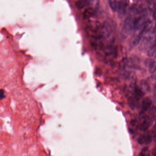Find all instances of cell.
I'll return each instance as SVG.
<instances>
[{
  "mask_svg": "<svg viewBox=\"0 0 156 156\" xmlns=\"http://www.w3.org/2000/svg\"><path fill=\"white\" fill-rule=\"evenodd\" d=\"M141 115L140 116V123L139 125V129L141 131H146L153 124V119L151 117L144 115L142 112Z\"/></svg>",
  "mask_w": 156,
  "mask_h": 156,
  "instance_id": "obj_1",
  "label": "cell"
},
{
  "mask_svg": "<svg viewBox=\"0 0 156 156\" xmlns=\"http://www.w3.org/2000/svg\"><path fill=\"white\" fill-rule=\"evenodd\" d=\"M151 141V137L150 135H142L137 139L138 142L141 145L148 144Z\"/></svg>",
  "mask_w": 156,
  "mask_h": 156,
  "instance_id": "obj_2",
  "label": "cell"
},
{
  "mask_svg": "<svg viewBox=\"0 0 156 156\" xmlns=\"http://www.w3.org/2000/svg\"><path fill=\"white\" fill-rule=\"evenodd\" d=\"M151 103L152 101L150 98L148 97L145 98L141 103V109L142 112H144L148 110L151 107Z\"/></svg>",
  "mask_w": 156,
  "mask_h": 156,
  "instance_id": "obj_3",
  "label": "cell"
},
{
  "mask_svg": "<svg viewBox=\"0 0 156 156\" xmlns=\"http://www.w3.org/2000/svg\"><path fill=\"white\" fill-rule=\"evenodd\" d=\"M139 98L135 95L131 97L129 99V104L132 109H135L139 105Z\"/></svg>",
  "mask_w": 156,
  "mask_h": 156,
  "instance_id": "obj_4",
  "label": "cell"
},
{
  "mask_svg": "<svg viewBox=\"0 0 156 156\" xmlns=\"http://www.w3.org/2000/svg\"><path fill=\"white\" fill-rule=\"evenodd\" d=\"M94 14V10L92 7H89L85 9L83 13V17L85 19H89L93 16Z\"/></svg>",
  "mask_w": 156,
  "mask_h": 156,
  "instance_id": "obj_5",
  "label": "cell"
},
{
  "mask_svg": "<svg viewBox=\"0 0 156 156\" xmlns=\"http://www.w3.org/2000/svg\"><path fill=\"white\" fill-rule=\"evenodd\" d=\"M135 95L140 99L144 96V93L141 88L139 87H135Z\"/></svg>",
  "mask_w": 156,
  "mask_h": 156,
  "instance_id": "obj_6",
  "label": "cell"
},
{
  "mask_svg": "<svg viewBox=\"0 0 156 156\" xmlns=\"http://www.w3.org/2000/svg\"><path fill=\"white\" fill-rule=\"evenodd\" d=\"M140 85H141V88L142 89V90L147 92L150 91V87L146 81L143 80L141 81L140 83Z\"/></svg>",
  "mask_w": 156,
  "mask_h": 156,
  "instance_id": "obj_7",
  "label": "cell"
},
{
  "mask_svg": "<svg viewBox=\"0 0 156 156\" xmlns=\"http://www.w3.org/2000/svg\"><path fill=\"white\" fill-rule=\"evenodd\" d=\"M149 115L151 119L154 120H156V107L153 106L149 109Z\"/></svg>",
  "mask_w": 156,
  "mask_h": 156,
  "instance_id": "obj_8",
  "label": "cell"
},
{
  "mask_svg": "<svg viewBox=\"0 0 156 156\" xmlns=\"http://www.w3.org/2000/svg\"><path fill=\"white\" fill-rule=\"evenodd\" d=\"M76 7L79 9H81L84 7H86L85 4L84 2L83 1V0H79L78 1H77L75 3Z\"/></svg>",
  "mask_w": 156,
  "mask_h": 156,
  "instance_id": "obj_9",
  "label": "cell"
},
{
  "mask_svg": "<svg viewBox=\"0 0 156 156\" xmlns=\"http://www.w3.org/2000/svg\"><path fill=\"white\" fill-rule=\"evenodd\" d=\"M140 155L141 156H148L149 155V151H148V148L147 147L143 148L141 151V153H140Z\"/></svg>",
  "mask_w": 156,
  "mask_h": 156,
  "instance_id": "obj_10",
  "label": "cell"
},
{
  "mask_svg": "<svg viewBox=\"0 0 156 156\" xmlns=\"http://www.w3.org/2000/svg\"><path fill=\"white\" fill-rule=\"evenodd\" d=\"M152 134L154 137H156V125L154 126L152 129Z\"/></svg>",
  "mask_w": 156,
  "mask_h": 156,
  "instance_id": "obj_11",
  "label": "cell"
},
{
  "mask_svg": "<svg viewBox=\"0 0 156 156\" xmlns=\"http://www.w3.org/2000/svg\"><path fill=\"white\" fill-rule=\"evenodd\" d=\"M1 99H3L5 98V93H4V91L3 90H1Z\"/></svg>",
  "mask_w": 156,
  "mask_h": 156,
  "instance_id": "obj_12",
  "label": "cell"
},
{
  "mask_svg": "<svg viewBox=\"0 0 156 156\" xmlns=\"http://www.w3.org/2000/svg\"><path fill=\"white\" fill-rule=\"evenodd\" d=\"M153 155H155V156H156V148H155V150H154V152H153Z\"/></svg>",
  "mask_w": 156,
  "mask_h": 156,
  "instance_id": "obj_13",
  "label": "cell"
}]
</instances>
